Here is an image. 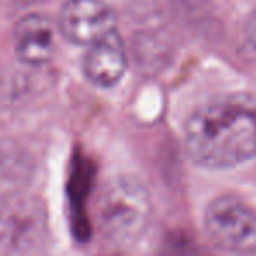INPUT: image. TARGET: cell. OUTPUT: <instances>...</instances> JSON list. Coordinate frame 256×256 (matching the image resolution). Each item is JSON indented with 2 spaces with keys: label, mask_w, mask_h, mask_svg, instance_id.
I'll return each mask as SVG.
<instances>
[{
  "label": "cell",
  "mask_w": 256,
  "mask_h": 256,
  "mask_svg": "<svg viewBox=\"0 0 256 256\" xmlns=\"http://www.w3.org/2000/svg\"><path fill=\"white\" fill-rule=\"evenodd\" d=\"M184 150L195 165L226 170L256 156V102L246 95L214 98L184 124Z\"/></svg>",
  "instance_id": "obj_1"
},
{
  "label": "cell",
  "mask_w": 256,
  "mask_h": 256,
  "mask_svg": "<svg viewBox=\"0 0 256 256\" xmlns=\"http://www.w3.org/2000/svg\"><path fill=\"white\" fill-rule=\"evenodd\" d=\"M96 218L104 235L110 240H134L142 234L151 218L148 188L132 176L110 179L98 196Z\"/></svg>",
  "instance_id": "obj_2"
},
{
  "label": "cell",
  "mask_w": 256,
  "mask_h": 256,
  "mask_svg": "<svg viewBox=\"0 0 256 256\" xmlns=\"http://www.w3.org/2000/svg\"><path fill=\"white\" fill-rule=\"evenodd\" d=\"M204 226L210 242L237 256L256 254V209L237 195H220L204 212Z\"/></svg>",
  "instance_id": "obj_3"
},
{
  "label": "cell",
  "mask_w": 256,
  "mask_h": 256,
  "mask_svg": "<svg viewBox=\"0 0 256 256\" xmlns=\"http://www.w3.org/2000/svg\"><path fill=\"white\" fill-rule=\"evenodd\" d=\"M48 216L32 196H14L0 206V248L14 256H30L44 246Z\"/></svg>",
  "instance_id": "obj_4"
},
{
  "label": "cell",
  "mask_w": 256,
  "mask_h": 256,
  "mask_svg": "<svg viewBox=\"0 0 256 256\" xmlns=\"http://www.w3.org/2000/svg\"><path fill=\"white\" fill-rule=\"evenodd\" d=\"M58 28L78 46H92L116 30V14L106 0H67L62 6Z\"/></svg>",
  "instance_id": "obj_5"
},
{
  "label": "cell",
  "mask_w": 256,
  "mask_h": 256,
  "mask_svg": "<svg viewBox=\"0 0 256 256\" xmlns=\"http://www.w3.org/2000/svg\"><path fill=\"white\" fill-rule=\"evenodd\" d=\"M126 67V48L118 28L88 46V53L82 60V72L86 79L96 88L104 90L120 84Z\"/></svg>",
  "instance_id": "obj_6"
},
{
  "label": "cell",
  "mask_w": 256,
  "mask_h": 256,
  "mask_svg": "<svg viewBox=\"0 0 256 256\" xmlns=\"http://www.w3.org/2000/svg\"><path fill=\"white\" fill-rule=\"evenodd\" d=\"M14 48L18 58L26 65L42 67L54 54V26L42 14H26L16 23Z\"/></svg>",
  "instance_id": "obj_7"
},
{
  "label": "cell",
  "mask_w": 256,
  "mask_h": 256,
  "mask_svg": "<svg viewBox=\"0 0 256 256\" xmlns=\"http://www.w3.org/2000/svg\"><path fill=\"white\" fill-rule=\"evenodd\" d=\"M244 32H246V39H248V42L251 44L252 50L256 51V11L248 18L246 26H244Z\"/></svg>",
  "instance_id": "obj_8"
}]
</instances>
